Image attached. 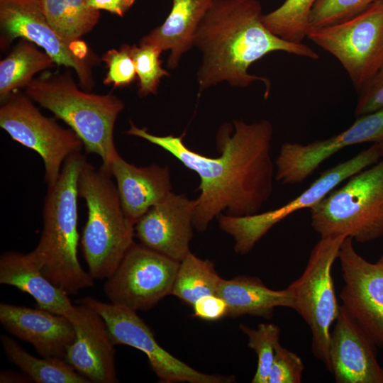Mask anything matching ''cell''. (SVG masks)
<instances>
[{"instance_id":"4fadbf2b","label":"cell","mask_w":383,"mask_h":383,"mask_svg":"<svg viewBox=\"0 0 383 383\" xmlns=\"http://www.w3.org/2000/svg\"><path fill=\"white\" fill-rule=\"evenodd\" d=\"M94 309L104 319L115 345H126L144 353L160 382L229 383L232 377L201 372L177 359L158 344L154 333L136 311L92 297L77 301Z\"/></svg>"},{"instance_id":"4316f807","label":"cell","mask_w":383,"mask_h":383,"mask_svg":"<svg viewBox=\"0 0 383 383\" xmlns=\"http://www.w3.org/2000/svg\"><path fill=\"white\" fill-rule=\"evenodd\" d=\"M221 279L212 262L189 252L179 262L171 295L192 307L201 297L217 294Z\"/></svg>"},{"instance_id":"cb8c5ba5","label":"cell","mask_w":383,"mask_h":383,"mask_svg":"<svg viewBox=\"0 0 383 383\" xmlns=\"http://www.w3.org/2000/svg\"><path fill=\"white\" fill-rule=\"evenodd\" d=\"M55 64L45 51L21 38L11 52L0 62V101L4 102L19 88L26 87L33 76Z\"/></svg>"},{"instance_id":"8d00e7d4","label":"cell","mask_w":383,"mask_h":383,"mask_svg":"<svg viewBox=\"0 0 383 383\" xmlns=\"http://www.w3.org/2000/svg\"><path fill=\"white\" fill-rule=\"evenodd\" d=\"M378 145L381 153V157H383V141L379 143Z\"/></svg>"},{"instance_id":"603a6c76","label":"cell","mask_w":383,"mask_h":383,"mask_svg":"<svg viewBox=\"0 0 383 383\" xmlns=\"http://www.w3.org/2000/svg\"><path fill=\"white\" fill-rule=\"evenodd\" d=\"M217 294L228 305V316L237 318L250 315L270 318L277 307L292 309L293 299L288 288H268L257 277L239 276L221 279Z\"/></svg>"},{"instance_id":"9c48e42d","label":"cell","mask_w":383,"mask_h":383,"mask_svg":"<svg viewBox=\"0 0 383 383\" xmlns=\"http://www.w3.org/2000/svg\"><path fill=\"white\" fill-rule=\"evenodd\" d=\"M0 126L13 140L40 156L48 187L57 182L66 159L84 147L73 130L42 114L33 101L18 90L1 103Z\"/></svg>"},{"instance_id":"52a82bcc","label":"cell","mask_w":383,"mask_h":383,"mask_svg":"<svg viewBox=\"0 0 383 383\" xmlns=\"http://www.w3.org/2000/svg\"><path fill=\"white\" fill-rule=\"evenodd\" d=\"M346 237L343 235L321 238L311 250L301 275L287 287L293 299L292 309L310 328L312 353L329 372L331 329L340 307L335 292L331 269Z\"/></svg>"},{"instance_id":"7402d4cb","label":"cell","mask_w":383,"mask_h":383,"mask_svg":"<svg viewBox=\"0 0 383 383\" xmlns=\"http://www.w3.org/2000/svg\"><path fill=\"white\" fill-rule=\"evenodd\" d=\"M213 0H172V8L165 21L143 36L140 45L170 50L167 66L178 67L184 54L194 47L197 28Z\"/></svg>"},{"instance_id":"44dd1931","label":"cell","mask_w":383,"mask_h":383,"mask_svg":"<svg viewBox=\"0 0 383 383\" xmlns=\"http://www.w3.org/2000/svg\"><path fill=\"white\" fill-rule=\"evenodd\" d=\"M0 283L30 295L38 308L70 318L75 312L68 294L42 272L32 252L7 251L0 257Z\"/></svg>"},{"instance_id":"d590c367","label":"cell","mask_w":383,"mask_h":383,"mask_svg":"<svg viewBox=\"0 0 383 383\" xmlns=\"http://www.w3.org/2000/svg\"><path fill=\"white\" fill-rule=\"evenodd\" d=\"M89 5L98 11L104 10L123 17L135 0H87Z\"/></svg>"},{"instance_id":"f546056e","label":"cell","mask_w":383,"mask_h":383,"mask_svg":"<svg viewBox=\"0 0 383 383\" xmlns=\"http://www.w3.org/2000/svg\"><path fill=\"white\" fill-rule=\"evenodd\" d=\"M162 52L152 45L131 46V55L138 79L139 96L156 94L161 79L170 76V72L162 67L160 57Z\"/></svg>"},{"instance_id":"7c38bea8","label":"cell","mask_w":383,"mask_h":383,"mask_svg":"<svg viewBox=\"0 0 383 383\" xmlns=\"http://www.w3.org/2000/svg\"><path fill=\"white\" fill-rule=\"evenodd\" d=\"M179 266V262L134 243L106 279L104 294L112 304L134 311L149 310L171 295Z\"/></svg>"},{"instance_id":"ac0fdd59","label":"cell","mask_w":383,"mask_h":383,"mask_svg":"<svg viewBox=\"0 0 383 383\" xmlns=\"http://www.w3.org/2000/svg\"><path fill=\"white\" fill-rule=\"evenodd\" d=\"M70 320L75 338L67 349L66 362L90 382H118L115 345L102 316L90 306L79 304Z\"/></svg>"},{"instance_id":"83f0119b","label":"cell","mask_w":383,"mask_h":383,"mask_svg":"<svg viewBox=\"0 0 383 383\" xmlns=\"http://www.w3.org/2000/svg\"><path fill=\"white\" fill-rule=\"evenodd\" d=\"M317 0H285L274 11L262 15L265 27L275 35L301 43L309 28V16Z\"/></svg>"},{"instance_id":"1f68e13d","label":"cell","mask_w":383,"mask_h":383,"mask_svg":"<svg viewBox=\"0 0 383 383\" xmlns=\"http://www.w3.org/2000/svg\"><path fill=\"white\" fill-rule=\"evenodd\" d=\"M107 73L103 80L106 85L123 87L130 85L137 77L131 55V46L123 44L118 50L110 49L102 56Z\"/></svg>"},{"instance_id":"8fae6325","label":"cell","mask_w":383,"mask_h":383,"mask_svg":"<svg viewBox=\"0 0 383 383\" xmlns=\"http://www.w3.org/2000/svg\"><path fill=\"white\" fill-rule=\"evenodd\" d=\"M381 157L379 145L374 143L348 160L326 170L299 196L284 206L245 217L221 214L217 217L219 226L233 237L235 251L246 254L276 223L298 210L311 208L342 182L377 163Z\"/></svg>"},{"instance_id":"d6986e66","label":"cell","mask_w":383,"mask_h":383,"mask_svg":"<svg viewBox=\"0 0 383 383\" xmlns=\"http://www.w3.org/2000/svg\"><path fill=\"white\" fill-rule=\"evenodd\" d=\"M0 322L10 334L30 343L42 357L65 360L75 338L69 318L40 308L1 303Z\"/></svg>"},{"instance_id":"ffe728a7","label":"cell","mask_w":383,"mask_h":383,"mask_svg":"<svg viewBox=\"0 0 383 383\" xmlns=\"http://www.w3.org/2000/svg\"><path fill=\"white\" fill-rule=\"evenodd\" d=\"M109 172L116 180L123 210L134 224L172 190L168 166L137 167L119 155Z\"/></svg>"},{"instance_id":"6da1fadb","label":"cell","mask_w":383,"mask_h":383,"mask_svg":"<svg viewBox=\"0 0 383 383\" xmlns=\"http://www.w3.org/2000/svg\"><path fill=\"white\" fill-rule=\"evenodd\" d=\"M273 131L267 120L224 123L216 134L220 152L216 157L189 149L183 142L184 134L155 135L131 121L126 133L162 148L198 174L201 192L195 199L193 225L204 232L223 212L233 217L255 215L270 199L273 190L274 163L270 154Z\"/></svg>"},{"instance_id":"30bf717a","label":"cell","mask_w":383,"mask_h":383,"mask_svg":"<svg viewBox=\"0 0 383 383\" xmlns=\"http://www.w3.org/2000/svg\"><path fill=\"white\" fill-rule=\"evenodd\" d=\"M1 48L18 38L26 39L48 54L55 64L72 68L84 90H91L92 67L97 56L82 40L65 42L55 32L44 13L40 0H0Z\"/></svg>"},{"instance_id":"d4e9b609","label":"cell","mask_w":383,"mask_h":383,"mask_svg":"<svg viewBox=\"0 0 383 383\" xmlns=\"http://www.w3.org/2000/svg\"><path fill=\"white\" fill-rule=\"evenodd\" d=\"M1 342L9 362L16 365L36 383H89L65 360L38 358L23 350L17 342L6 335Z\"/></svg>"},{"instance_id":"e0dca14e","label":"cell","mask_w":383,"mask_h":383,"mask_svg":"<svg viewBox=\"0 0 383 383\" xmlns=\"http://www.w3.org/2000/svg\"><path fill=\"white\" fill-rule=\"evenodd\" d=\"M377 345L342 305L331 332L330 372L337 383H383Z\"/></svg>"},{"instance_id":"484cf974","label":"cell","mask_w":383,"mask_h":383,"mask_svg":"<svg viewBox=\"0 0 383 383\" xmlns=\"http://www.w3.org/2000/svg\"><path fill=\"white\" fill-rule=\"evenodd\" d=\"M45 17L65 42L73 44L97 24L100 11L87 0H40Z\"/></svg>"},{"instance_id":"8992f818","label":"cell","mask_w":383,"mask_h":383,"mask_svg":"<svg viewBox=\"0 0 383 383\" xmlns=\"http://www.w3.org/2000/svg\"><path fill=\"white\" fill-rule=\"evenodd\" d=\"M321 238L346 235L364 243L383 236V160L349 178L310 208Z\"/></svg>"},{"instance_id":"5bb4252c","label":"cell","mask_w":383,"mask_h":383,"mask_svg":"<svg viewBox=\"0 0 383 383\" xmlns=\"http://www.w3.org/2000/svg\"><path fill=\"white\" fill-rule=\"evenodd\" d=\"M346 237L338 252L344 285L343 306L375 343L383 349V255L372 263L355 250Z\"/></svg>"},{"instance_id":"836d02e7","label":"cell","mask_w":383,"mask_h":383,"mask_svg":"<svg viewBox=\"0 0 383 383\" xmlns=\"http://www.w3.org/2000/svg\"><path fill=\"white\" fill-rule=\"evenodd\" d=\"M359 91L355 109L356 117L383 108V66Z\"/></svg>"},{"instance_id":"2e32d148","label":"cell","mask_w":383,"mask_h":383,"mask_svg":"<svg viewBox=\"0 0 383 383\" xmlns=\"http://www.w3.org/2000/svg\"><path fill=\"white\" fill-rule=\"evenodd\" d=\"M196 200L169 193L135 224L140 243L180 262L189 252Z\"/></svg>"},{"instance_id":"f1b7e54d","label":"cell","mask_w":383,"mask_h":383,"mask_svg":"<svg viewBox=\"0 0 383 383\" xmlns=\"http://www.w3.org/2000/svg\"><path fill=\"white\" fill-rule=\"evenodd\" d=\"M240 331L248 337V346L257 357V365L252 383H267L269 373L280 335V328L273 323H260L256 328L240 324Z\"/></svg>"},{"instance_id":"9a60e30c","label":"cell","mask_w":383,"mask_h":383,"mask_svg":"<svg viewBox=\"0 0 383 383\" xmlns=\"http://www.w3.org/2000/svg\"><path fill=\"white\" fill-rule=\"evenodd\" d=\"M383 141V108L357 117L343 132L306 145L285 143L276 159L275 179L282 184L303 182L326 159L343 148Z\"/></svg>"},{"instance_id":"7a4b0ae2","label":"cell","mask_w":383,"mask_h":383,"mask_svg":"<svg viewBox=\"0 0 383 383\" xmlns=\"http://www.w3.org/2000/svg\"><path fill=\"white\" fill-rule=\"evenodd\" d=\"M262 15L257 0H213L194 37V46L202 55L196 73L199 92L223 82L245 88L261 81L267 94L270 81L248 72L253 62L279 51L318 59L309 46L272 33L264 25Z\"/></svg>"},{"instance_id":"e575fe53","label":"cell","mask_w":383,"mask_h":383,"mask_svg":"<svg viewBox=\"0 0 383 383\" xmlns=\"http://www.w3.org/2000/svg\"><path fill=\"white\" fill-rule=\"evenodd\" d=\"M193 316L205 321H217L228 316V305L217 294L206 295L199 299L192 306Z\"/></svg>"},{"instance_id":"d6a6232c","label":"cell","mask_w":383,"mask_h":383,"mask_svg":"<svg viewBox=\"0 0 383 383\" xmlns=\"http://www.w3.org/2000/svg\"><path fill=\"white\" fill-rule=\"evenodd\" d=\"M304 370L301 358L278 343L267 383H300Z\"/></svg>"},{"instance_id":"5b68a950","label":"cell","mask_w":383,"mask_h":383,"mask_svg":"<svg viewBox=\"0 0 383 383\" xmlns=\"http://www.w3.org/2000/svg\"><path fill=\"white\" fill-rule=\"evenodd\" d=\"M111 174L87 160L79 172L78 196L84 199L87 219L81 245L94 279L108 278L134 243L135 224L126 216Z\"/></svg>"},{"instance_id":"4dcf8cb0","label":"cell","mask_w":383,"mask_h":383,"mask_svg":"<svg viewBox=\"0 0 383 383\" xmlns=\"http://www.w3.org/2000/svg\"><path fill=\"white\" fill-rule=\"evenodd\" d=\"M382 0H317L309 16V28L332 25L356 16Z\"/></svg>"},{"instance_id":"ba28073f","label":"cell","mask_w":383,"mask_h":383,"mask_svg":"<svg viewBox=\"0 0 383 383\" xmlns=\"http://www.w3.org/2000/svg\"><path fill=\"white\" fill-rule=\"evenodd\" d=\"M306 38L333 55L360 91L383 66V0L347 20L311 27Z\"/></svg>"},{"instance_id":"3957f363","label":"cell","mask_w":383,"mask_h":383,"mask_svg":"<svg viewBox=\"0 0 383 383\" xmlns=\"http://www.w3.org/2000/svg\"><path fill=\"white\" fill-rule=\"evenodd\" d=\"M86 158L81 152L65 161L57 182L48 187L43 206V227L33 250L43 274L68 295L94 285L77 257V182Z\"/></svg>"},{"instance_id":"277c9868","label":"cell","mask_w":383,"mask_h":383,"mask_svg":"<svg viewBox=\"0 0 383 383\" xmlns=\"http://www.w3.org/2000/svg\"><path fill=\"white\" fill-rule=\"evenodd\" d=\"M25 94L66 123L81 139L86 152L99 155L101 166L109 172L119 155L113 130L124 109L121 99L110 93L96 94L82 90L69 71L45 72L33 78L25 87Z\"/></svg>"}]
</instances>
